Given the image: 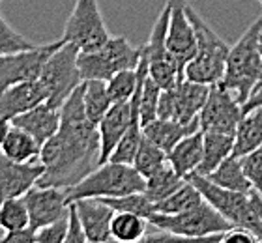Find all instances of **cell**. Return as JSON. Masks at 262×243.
Segmentation results:
<instances>
[{"label":"cell","instance_id":"obj_32","mask_svg":"<svg viewBox=\"0 0 262 243\" xmlns=\"http://www.w3.org/2000/svg\"><path fill=\"white\" fill-rule=\"evenodd\" d=\"M27 227H30V215L23 196L4 200L0 204V228L4 232H13Z\"/></svg>","mask_w":262,"mask_h":243},{"label":"cell","instance_id":"obj_35","mask_svg":"<svg viewBox=\"0 0 262 243\" xmlns=\"http://www.w3.org/2000/svg\"><path fill=\"white\" fill-rule=\"evenodd\" d=\"M107 206H111L115 211H129V213H137V215L148 217L154 213V204L146 198L144 193H133L126 194V196H116V198H99Z\"/></svg>","mask_w":262,"mask_h":243},{"label":"cell","instance_id":"obj_24","mask_svg":"<svg viewBox=\"0 0 262 243\" xmlns=\"http://www.w3.org/2000/svg\"><path fill=\"white\" fill-rule=\"evenodd\" d=\"M262 146V107L244 113L234 133V157H244Z\"/></svg>","mask_w":262,"mask_h":243},{"label":"cell","instance_id":"obj_17","mask_svg":"<svg viewBox=\"0 0 262 243\" xmlns=\"http://www.w3.org/2000/svg\"><path fill=\"white\" fill-rule=\"evenodd\" d=\"M133 122L141 124V116L133 113L129 101H120L113 103V107L105 118L99 122V142H101V156H99V165L109 161V157L113 156L115 148L118 146V142L122 141V137L126 135V131L129 129V125ZM142 125V124H141Z\"/></svg>","mask_w":262,"mask_h":243},{"label":"cell","instance_id":"obj_14","mask_svg":"<svg viewBox=\"0 0 262 243\" xmlns=\"http://www.w3.org/2000/svg\"><path fill=\"white\" fill-rule=\"evenodd\" d=\"M23 200L28 208L30 228L34 230L60 221L70 211V200H68L66 189L34 185L32 189L25 193Z\"/></svg>","mask_w":262,"mask_h":243},{"label":"cell","instance_id":"obj_8","mask_svg":"<svg viewBox=\"0 0 262 243\" xmlns=\"http://www.w3.org/2000/svg\"><path fill=\"white\" fill-rule=\"evenodd\" d=\"M66 43L75 45L81 53H92L111 39L98 0H77L64 27Z\"/></svg>","mask_w":262,"mask_h":243},{"label":"cell","instance_id":"obj_50","mask_svg":"<svg viewBox=\"0 0 262 243\" xmlns=\"http://www.w3.org/2000/svg\"><path fill=\"white\" fill-rule=\"evenodd\" d=\"M257 243H262V241H257Z\"/></svg>","mask_w":262,"mask_h":243},{"label":"cell","instance_id":"obj_41","mask_svg":"<svg viewBox=\"0 0 262 243\" xmlns=\"http://www.w3.org/2000/svg\"><path fill=\"white\" fill-rule=\"evenodd\" d=\"M64 243H88L86 236L82 232V227L79 223V217L75 213V208L70 204V230H68V236H66Z\"/></svg>","mask_w":262,"mask_h":243},{"label":"cell","instance_id":"obj_47","mask_svg":"<svg viewBox=\"0 0 262 243\" xmlns=\"http://www.w3.org/2000/svg\"><path fill=\"white\" fill-rule=\"evenodd\" d=\"M101 243H120V241H116V239H109V241H101Z\"/></svg>","mask_w":262,"mask_h":243},{"label":"cell","instance_id":"obj_5","mask_svg":"<svg viewBox=\"0 0 262 243\" xmlns=\"http://www.w3.org/2000/svg\"><path fill=\"white\" fill-rule=\"evenodd\" d=\"M142 47H135L124 36H111L103 47L92 53H79V70L82 81H109L111 77L126 70H137Z\"/></svg>","mask_w":262,"mask_h":243},{"label":"cell","instance_id":"obj_12","mask_svg":"<svg viewBox=\"0 0 262 243\" xmlns=\"http://www.w3.org/2000/svg\"><path fill=\"white\" fill-rule=\"evenodd\" d=\"M242 116H244V105L229 88H225L219 82L210 86L208 99L199 114L201 131H217V133L234 135Z\"/></svg>","mask_w":262,"mask_h":243},{"label":"cell","instance_id":"obj_40","mask_svg":"<svg viewBox=\"0 0 262 243\" xmlns=\"http://www.w3.org/2000/svg\"><path fill=\"white\" fill-rule=\"evenodd\" d=\"M68 230H70V211L60 221L38 228L36 230V243H64Z\"/></svg>","mask_w":262,"mask_h":243},{"label":"cell","instance_id":"obj_11","mask_svg":"<svg viewBox=\"0 0 262 243\" xmlns=\"http://www.w3.org/2000/svg\"><path fill=\"white\" fill-rule=\"evenodd\" d=\"M62 43L64 41L60 39V41L36 45L27 51L2 56L0 58V92H4L6 88L19 84V82L38 81L41 77L45 62Z\"/></svg>","mask_w":262,"mask_h":243},{"label":"cell","instance_id":"obj_46","mask_svg":"<svg viewBox=\"0 0 262 243\" xmlns=\"http://www.w3.org/2000/svg\"><path fill=\"white\" fill-rule=\"evenodd\" d=\"M260 53H262V36H260ZM262 86V79H260V82H258V88Z\"/></svg>","mask_w":262,"mask_h":243},{"label":"cell","instance_id":"obj_21","mask_svg":"<svg viewBox=\"0 0 262 243\" xmlns=\"http://www.w3.org/2000/svg\"><path fill=\"white\" fill-rule=\"evenodd\" d=\"M204 151V133L201 129L184 137L172 150L167 153V161L182 178L187 180L191 174L196 172V168L202 161Z\"/></svg>","mask_w":262,"mask_h":243},{"label":"cell","instance_id":"obj_4","mask_svg":"<svg viewBox=\"0 0 262 243\" xmlns=\"http://www.w3.org/2000/svg\"><path fill=\"white\" fill-rule=\"evenodd\" d=\"M144 185L146 180L137 172L133 165L107 161L77 185L66 189V193L71 204L81 198H116L133 193H144Z\"/></svg>","mask_w":262,"mask_h":243},{"label":"cell","instance_id":"obj_45","mask_svg":"<svg viewBox=\"0 0 262 243\" xmlns=\"http://www.w3.org/2000/svg\"><path fill=\"white\" fill-rule=\"evenodd\" d=\"M10 129H11V122L0 116V146H2V142H4L6 135H8V131Z\"/></svg>","mask_w":262,"mask_h":243},{"label":"cell","instance_id":"obj_48","mask_svg":"<svg viewBox=\"0 0 262 243\" xmlns=\"http://www.w3.org/2000/svg\"><path fill=\"white\" fill-rule=\"evenodd\" d=\"M260 21H262V13H260Z\"/></svg>","mask_w":262,"mask_h":243},{"label":"cell","instance_id":"obj_51","mask_svg":"<svg viewBox=\"0 0 262 243\" xmlns=\"http://www.w3.org/2000/svg\"><path fill=\"white\" fill-rule=\"evenodd\" d=\"M0 2H2V0H0Z\"/></svg>","mask_w":262,"mask_h":243},{"label":"cell","instance_id":"obj_2","mask_svg":"<svg viewBox=\"0 0 262 243\" xmlns=\"http://www.w3.org/2000/svg\"><path fill=\"white\" fill-rule=\"evenodd\" d=\"M260 36L262 21L260 17H257L251 27L242 34V38L230 47L227 56V68L221 84L229 88L242 105H246L262 79Z\"/></svg>","mask_w":262,"mask_h":243},{"label":"cell","instance_id":"obj_20","mask_svg":"<svg viewBox=\"0 0 262 243\" xmlns=\"http://www.w3.org/2000/svg\"><path fill=\"white\" fill-rule=\"evenodd\" d=\"M11 125H17V127L25 129L38 141L39 146H43L60 129V108L53 107V105L45 101L41 105H38V107H34L32 111L13 118Z\"/></svg>","mask_w":262,"mask_h":243},{"label":"cell","instance_id":"obj_42","mask_svg":"<svg viewBox=\"0 0 262 243\" xmlns=\"http://www.w3.org/2000/svg\"><path fill=\"white\" fill-rule=\"evenodd\" d=\"M0 243H36V230L30 227L23 228V230H13V232H6Z\"/></svg>","mask_w":262,"mask_h":243},{"label":"cell","instance_id":"obj_1","mask_svg":"<svg viewBox=\"0 0 262 243\" xmlns=\"http://www.w3.org/2000/svg\"><path fill=\"white\" fill-rule=\"evenodd\" d=\"M82 90L81 84L62 103L60 129L41 146L39 163L45 170L39 187L70 189L99 167V129L88 120Z\"/></svg>","mask_w":262,"mask_h":243},{"label":"cell","instance_id":"obj_7","mask_svg":"<svg viewBox=\"0 0 262 243\" xmlns=\"http://www.w3.org/2000/svg\"><path fill=\"white\" fill-rule=\"evenodd\" d=\"M148 223L159 230L174 232L180 236H191V238H202V236H213V234H225L234 225L225 219L215 208L208 204L206 200L184 213L176 215H163V213H152L148 217Z\"/></svg>","mask_w":262,"mask_h":243},{"label":"cell","instance_id":"obj_30","mask_svg":"<svg viewBox=\"0 0 262 243\" xmlns=\"http://www.w3.org/2000/svg\"><path fill=\"white\" fill-rule=\"evenodd\" d=\"M148 219L129 213V211H116L113 225H111V236L120 243H137L142 236H146Z\"/></svg>","mask_w":262,"mask_h":243},{"label":"cell","instance_id":"obj_34","mask_svg":"<svg viewBox=\"0 0 262 243\" xmlns=\"http://www.w3.org/2000/svg\"><path fill=\"white\" fill-rule=\"evenodd\" d=\"M107 84V92H109L113 103L129 101L135 96L137 86H139V73L137 70H126L120 71L105 82Z\"/></svg>","mask_w":262,"mask_h":243},{"label":"cell","instance_id":"obj_44","mask_svg":"<svg viewBox=\"0 0 262 243\" xmlns=\"http://www.w3.org/2000/svg\"><path fill=\"white\" fill-rule=\"evenodd\" d=\"M257 107H262V86L257 88V90L253 92V96L246 101V105H244V113L251 111V108H257Z\"/></svg>","mask_w":262,"mask_h":243},{"label":"cell","instance_id":"obj_27","mask_svg":"<svg viewBox=\"0 0 262 243\" xmlns=\"http://www.w3.org/2000/svg\"><path fill=\"white\" fill-rule=\"evenodd\" d=\"M82 99H84V111L88 120L94 125H99V122L105 118L113 107V99L107 92L105 81H84L82 82Z\"/></svg>","mask_w":262,"mask_h":243},{"label":"cell","instance_id":"obj_19","mask_svg":"<svg viewBox=\"0 0 262 243\" xmlns=\"http://www.w3.org/2000/svg\"><path fill=\"white\" fill-rule=\"evenodd\" d=\"M47 99H49V92L39 79L30 82H19L0 92V116L11 122L13 118L32 111L34 107L45 103Z\"/></svg>","mask_w":262,"mask_h":243},{"label":"cell","instance_id":"obj_15","mask_svg":"<svg viewBox=\"0 0 262 243\" xmlns=\"http://www.w3.org/2000/svg\"><path fill=\"white\" fill-rule=\"evenodd\" d=\"M43 165L41 163H17L6 157L0 150V204L8 198H19L25 196L34 185H38V180L43 176Z\"/></svg>","mask_w":262,"mask_h":243},{"label":"cell","instance_id":"obj_28","mask_svg":"<svg viewBox=\"0 0 262 243\" xmlns=\"http://www.w3.org/2000/svg\"><path fill=\"white\" fill-rule=\"evenodd\" d=\"M186 184V180L182 178L180 174L176 172L174 168L170 167L169 163L165 165L161 170L146 178V185H144V194L152 204H158L161 200H165L167 196L178 191L182 185Z\"/></svg>","mask_w":262,"mask_h":243},{"label":"cell","instance_id":"obj_38","mask_svg":"<svg viewBox=\"0 0 262 243\" xmlns=\"http://www.w3.org/2000/svg\"><path fill=\"white\" fill-rule=\"evenodd\" d=\"M223 238V234H213V236H202V238H191V236H180L174 232L159 230L156 234L142 236L137 243H219Z\"/></svg>","mask_w":262,"mask_h":243},{"label":"cell","instance_id":"obj_18","mask_svg":"<svg viewBox=\"0 0 262 243\" xmlns=\"http://www.w3.org/2000/svg\"><path fill=\"white\" fill-rule=\"evenodd\" d=\"M79 217L82 232L86 236L88 243H101L113 239L111 236V225L116 211L101 202L99 198H81L71 202Z\"/></svg>","mask_w":262,"mask_h":243},{"label":"cell","instance_id":"obj_37","mask_svg":"<svg viewBox=\"0 0 262 243\" xmlns=\"http://www.w3.org/2000/svg\"><path fill=\"white\" fill-rule=\"evenodd\" d=\"M36 47L34 41H30L28 38L21 36L19 32H15L13 28L4 21V17L0 15V58L6 54H13L19 51H27V49Z\"/></svg>","mask_w":262,"mask_h":243},{"label":"cell","instance_id":"obj_16","mask_svg":"<svg viewBox=\"0 0 262 243\" xmlns=\"http://www.w3.org/2000/svg\"><path fill=\"white\" fill-rule=\"evenodd\" d=\"M189 182L195 185V189L202 194V198L206 200L208 204L215 208V210L229 219L234 227L240 225V219L244 215V210H246L247 202H249V193H238V191H229L215 185L213 182L206 178V176H201V174H191L189 176Z\"/></svg>","mask_w":262,"mask_h":243},{"label":"cell","instance_id":"obj_31","mask_svg":"<svg viewBox=\"0 0 262 243\" xmlns=\"http://www.w3.org/2000/svg\"><path fill=\"white\" fill-rule=\"evenodd\" d=\"M167 163H169L167 161V151L161 150L154 142H150L146 137H142L141 146L137 150L135 161H133V167H135L137 172L146 180L150 176H154L158 170H161Z\"/></svg>","mask_w":262,"mask_h":243},{"label":"cell","instance_id":"obj_10","mask_svg":"<svg viewBox=\"0 0 262 243\" xmlns=\"http://www.w3.org/2000/svg\"><path fill=\"white\" fill-rule=\"evenodd\" d=\"M170 10H172V2L167 0V4L163 6V10L159 11L158 19L154 23L150 39L146 43L148 70H150L148 73L163 90L172 88L178 81L186 79L178 64H176V60L172 58V54L169 53L167 41H165L167 39V28H169Z\"/></svg>","mask_w":262,"mask_h":243},{"label":"cell","instance_id":"obj_43","mask_svg":"<svg viewBox=\"0 0 262 243\" xmlns=\"http://www.w3.org/2000/svg\"><path fill=\"white\" fill-rule=\"evenodd\" d=\"M258 239L253 236L249 230L246 228H240V227H234L230 228L229 232L223 234V238L219 243H257Z\"/></svg>","mask_w":262,"mask_h":243},{"label":"cell","instance_id":"obj_39","mask_svg":"<svg viewBox=\"0 0 262 243\" xmlns=\"http://www.w3.org/2000/svg\"><path fill=\"white\" fill-rule=\"evenodd\" d=\"M240 159H242L244 172H246L247 180L251 182V187L258 194H262V146L258 150L240 157Z\"/></svg>","mask_w":262,"mask_h":243},{"label":"cell","instance_id":"obj_13","mask_svg":"<svg viewBox=\"0 0 262 243\" xmlns=\"http://www.w3.org/2000/svg\"><path fill=\"white\" fill-rule=\"evenodd\" d=\"M172 10H170L169 28H167V49L176 60V64L184 73L187 64L195 58L196 54V36L189 17H187V2L186 0H170ZM186 77V75H184Z\"/></svg>","mask_w":262,"mask_h":243},{"label":"cell","instance_id":"obj_3","mask_svg":"<svg viewBox=\"0 0 262 243\" xmlns=\"http://www.w3.org/2000/svg\"><path fill=\"white\" fill-rule=\"evenodd\" d=\"M187 17H189V21L195 28L196 54L195 58L187 64L184 75H186L187 81L206 84V86L219 84L223 81L230 47L213 32L212 27L189 4H187Z\"/></svg>","mask_w":262,"mask_h":243},{"label":"cell","instance_id":"obj_26","mask_svg":"<svg viewBox=\"0 0 262 243\" xmlns=\"http://www.w3.org/2000/svg\"><path fill=\"white\" fill-rule=\"evenodd\" d=\"M206 178L210 182H213L215 185H219V187H223V189L238 191V193H249V191H253L251 182L247 180L246 172H244L240 157H227L212 174H208Z\"/></svg>","mask_w":262,"mask_h":243},{"label":"cell","instance_id":"obj_49","mask_svg":"<svg viewBox=\"0 0 262 243\" xmlns=\"http://www.w3.org/2000/svg\"><path fill=\"white\" fill-rule=\"evenodd\" d=\"M258 2H260V4H262V0H258Z\"/></svg>","mask_w":262,"mask_h":243},{"label":"cell","instance_id":"obj_25","mask_svg":"<svg viewBox=\"0 0 262 243\" xmlns=\"http://www.w3.org/2000/svg\"><path fill=\"white\" fill-rule=\"evenodd\" d=\"M0 150H2V153L6 157H10L11 161L38 163L41 146L38 144V141L30 133H27V131L17 127V125H11V129L8 131Z\"/></svg>","mask_w":262,"mask_h":243},{"label":"cell","instance_id":"obj_22","mask_svg":"<svg viewBox=\"0 0 262 243\" xmlns=\"http://www.w3.org/2000/svg\"><path fill=\"white\" fill-rule=\"evenodd\" d=\"M202 133H204V151H202V161L196 168V174L208 176L227 157L232 156L234 135L232 133H217V131H202Z\"/></svg>","mask_w":262,"mask_h":243},{"label":"cell","instance_id":"obj_6","mask_svg":"<svg viewBox=\"0 0 262 243\" xmlns=\"http://www.w3.org/2000/svg\"><path fill=\"white\" fill-rule=\"evenodd\" d=\"M79 53L81 51L75 45L64 41L45 62L39 81L47 88V92H49L47 103L53 107L60 108L62 103L73 94V90L84 82L81 70H79V62H77Z\"/></svg>","mask_w":262,"mask_h":243},{"label":"cell","instance_id":"obj_36","mask_svg":"<svg viewBox=\"0 0 262 243\" xmlns=\"http://www.w3.org/2000/svg\"><path fill=\"white\" fill-rule=\"evenodd\" d=\"M238 227L249 230L258 241H262V194H258L255 189L249 193V202Z\"/></svg>","mask_w":262,"mask_h":243},{"label":"cell","instance_id":"obj_33","mask_svg":"<svg viewBox=\"0 0 262 243\" xmlns=\"http://www.w3.org/2000/svg\"><path fill=\"white\" fill-rule=\"evenodd\" d=\"M142 137H144L142 135V125L139 122H133L129 125V129L126 131V135L122 137V141L115 148L113 156L109 157V161L122 163V165H133Z\"/></svg>","mask_w":262,"mask_h":243},{"label":"cell","instance_id":"obj_9","mask_svg":"<svg viewBox=\"0 0 262 243\" xmlns=\"http://www.w3.org/2000/svg\"><path fill=\"white\" fill-rule=\"evenodd\" d=\"M210 86L182 79L172 88L161 92L158 105V118L174 120L184 125L201 127L199 114L208 99Z\"/></svg>","mask_w":262,"mask_h":243},{"label":"cell","instance_id":"obj_23","mask_svg":"<svg viewBox=\"0 0 262 243\" xmlns=\"http://www.w3.org/2000/svg\"><path fill=\"white\" fill-rule=\"evenodd\" d=\"M199 129H201V127L184 125V124H180V122H174V120L156 118L154 122H150V124L142 125V135L146 137L150 142H154L156 146H159L161 150H165L169 153L184 137L191 135V133H195V131H199Z\"/></svg>","mask_w":262,"mask_h":243},{"label":"cell","instance_id":"obj_29","mask_svg":"<svg viewBox=\"0 0 262 243\" xmlns=\"http://www.w3.org/2000/svg\"><path fill=\"white\" fill-rule=\"evenodd\" d=\"M204 202L202 194L195 189V185L186 180V184L182 185L180 189L167 196L165 200L154 204V213H163V215H176V213H184Z\"/></svg>","mask_w":262,"mask_h":243}]
</instances>
